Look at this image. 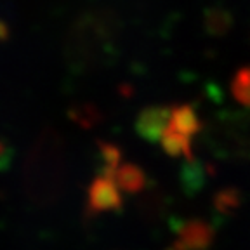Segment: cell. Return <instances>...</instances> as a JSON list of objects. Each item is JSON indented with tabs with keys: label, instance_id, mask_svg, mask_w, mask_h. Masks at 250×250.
Wrapping results in <instances>:
<instances>
[{
	"label": "cell",
	"instance_id": "obj_5",
	"mask_svg": "<svg viewBox=\"0 0 250 250\" xmlns=\"http://www.w3.org/2000/svg\"><path fill=\"white\" fill-rule=\"evenodd\" d=\"M233 94L242 104L250 106V68H243L233 78Z\"/></svg>",
	"mask_w": 250,
	"mask_h": 250
},
{
	"label": "cell",
	"instance_id": "obj_7",
	"mask_svg": "<svg viewBox=\"0 0 250 250\" xmlns=\"http://www.w3.org/2000/svg\"><path fill=\"white\" fill-rule=\"evenodd\" d=\"M168 250H176V249H174V247H172V249H168Z\"/></svg>",
	"mask_w": 250,
	"mask_h": 250
},
{
	"label": "cell",
	"instance_id": "obj_4",
	"mask_svg": "<svg viewBox=\"0 0 250 250\" xmlns=\"http://www.w3.org/2000/svg\"><path fill=\"white\" fill-rule=\"evenodd\" d=\"M113 179L117 186L120 188V191L136 195L141 193L146 188V174L141 167L134 164H120L118 168L115 170Z\"/></svg>",
	"mask_w": 250,
	"mask_h": 250
},
{
	"label": "cell",
	"instance_id": "obj_6",
	"mask_svg": "<svg viewBox=\"0 0 250 250\" xmlns=\"http://www.w3.org/2000/svg\"><path fill=\"white\" fill-rule=\"evenodd\" d=\"M236 207V193L224 191L217 196V208L219 210H228V208Z\"/></svg>",
	"mask_w": 250,
	"mask_h": 250
},
{
	"label": "cell",
	"instance_id": "obj_3",
	"mask_svg": "<svg viewBox=\"0 0 250 250\" xmlns=\"http://www.w3.org/2000/svg\"><path fill=\"white\" fill-rule=\"evenodd\" d=\"M170 108H153L146 109L137 122V132L148 141H160L162 132L168 120Z\"/></svg>",
	"mask_w": 250,
	"mask_h": 250
},
{
	"label": "cell",
	"instance_id": "obj_2",
	"mask_svg": "<svg viewBox=\"0 0 250 250\" xmlns=\"http://www.w3.org/2000/svg\"><path fill=\"white\" fill-rule=\"evenodd\" d=\"M214 240V229L205 221H188L181 226L176 250H207Z\"/></svg>",
	"mask_w": 250,
	"mask_h": 250
},
{
	"label": "cell",
	"instance_id": "obj_1",
	"mask_svg": "<svg viewBox=\"0 0 250 250\" xmlns=\"http://www.w3.org/2000/svg\"><path fill=\"white\" fill-rule=\"evenodd\" d=\"M124 205L120 188L115 179L106 174H99L90 183L87 191V212L90 214H101V212L118 210Z\"/></svg>",
	"mask_w": 250,
	"mask_h": 250
}]
</instances>
